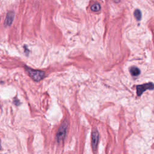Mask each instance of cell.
Segmentation results:
<instances>
[{"label": "cell", "mask_w": 154, "mask_h": 154, "mask_svg": "<svg viewBox=\"0 0 154 154\" xmlns=\"http://www.w3.org/2000/svg\"><path fill=\"white\" fill-rule=\"evenodd\" d=\"M99 140V134L97 129H94L91 133V147L93 150H96Z\"/></svg>", "instance_id": "4"}, {"label": "cell", "mask_w": 154, "mask_h": 154, "mask_svg": "<svg viewBox=\"0 0 154 154\" xmlns=\"http://www.w3.org/2000/svg\"><path fill=\"white\" fill-rule=\"evenodd\" d=\"M153 83H152V82L137 85V95L138 96H140L146 90H148V89L153 90Z\"/></svg>", "instance_id": "3"}, {"label": "cell", "mask_w": 154, "mask_h": 154, "mask_svg": "<svg viewBox=\"0 0 154 154\" xmlns=\"http://www.w3.org/2000/svg\"><path fill=\"white\" fill-rule=\"evenodd\" d=\"M115 2H119L120 1V0H114Z\"/></svg>", "instance_id": "9"}, {"label": "cell", "mask_w": 154, "mask_h": 154, "mask_svg": "<svg viewBox=\"0 0 154 154\" xmlns=\"http://www.w3.org/2000/svg\"><path fill=\"white\" fill-rule=\"evenodd\" d=\"M129 71H130V73L131 74L134 76H138L140 73V69L137 67H135V66H133V67H131L129 69Z\"/></svg>", "instance_id": "6"}, {"label": "cell", "mask_w": 154, "mask_h": 154, "mask_svg": "<svg viewBox=\"0 0 154 154\" xmlns=\"http://www.w3.org/2000/svg\"><path fill=\"white\" fill-rule=\"evenodd\" d=\"M26 71L28 72L30 77L35 81H39L43 79L45 76V73L40 70H33L30 68H26Z\"/></svg>", "instance_id": "1"}, {"label": "cell", "mask_w": 154, "mask_h": 154, "mask_svg": "<svg viewBox=\"0 0 154 154\" xmlns=\"http://www.w3.org/2000/svg\"><path fill=\"white\" fill-rule=\"evenodd\" d=\"M14 13L13 11H10L7 14L5 19V22H4V25L6 26H10L11 25L13 19H14Z\"/></svg>", "instance_id": "5"}, {"label": "cell", "mask_w": 154, "mask_h": 154, "mask_svg": "<svg viewBox=\"0 0 154 154\" xmlns=\"http://www.w3.org/2000/svg\"><path fill=\"white\" fill-rule=\"evenodd\" d=\"M134 16L135 17V18L137 19V20H140L141 19V11H140V10L138 9H137L135 10L134 11Z\"/></svg>", "instance_id": "7"}, {"label": "cell", "mask_w": 154, "mask_h": 154, "mask_svg": "<svg viewBox=\"0 0 154 154\" xmlns=\"http://www.w3.org/2000/svg\"><path fill=\"white\" fill-rule=\"evenodd\" d=\"M91 10L93 11H98L100 10V5L99 4H94L91 6Z\"/></svg>", "instance_id": "8"}, {"label": "cell", "mask_w": 154, "mask_h": 154, "mask_svg": "<svg viewBox=\"0 0 154 154\" xmlns=\"http://www.w3.org/2000/svg\"><path fill=\"white\" fill-rule=\"evenodd\" d=\"M0 149H1V144H0Z\"/></svg>", "instance_id": "10"}, {"label": "cell", "mask_w": 154, "mask_h": 154, "mask_svg": "<svg viewBox=\"0 0 154 154\" xmlns=\"http://www.w3.org/2000/svg\"><path fill=\"white\" fill-rule=\"evenodd\" d=\"M67 128V124L66 122H64L59 128L56 135V138L58 142H61L64 139L66 135Z\"/></svg>", "instance_id": "2"}]
</instances>
